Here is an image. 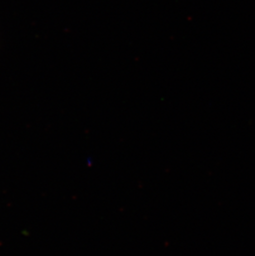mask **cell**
Returning a JSON list of instances; mask_svg holds the SVG:
<instances>
[]
</instances>
